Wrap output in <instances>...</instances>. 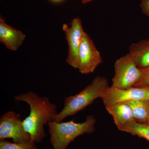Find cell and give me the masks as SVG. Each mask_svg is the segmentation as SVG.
Listing matches in <instances>:
<instances>
[{"label":"cell","instance_id":"obj_1","mask_svg":"<svg viewBox=\"0 0 149 149\" xmlns=\"http://www.w3.org/2000/svg\"><path fill=\"white\" fill-rule=\"evenodd\" d=\"M15 100L25 102L30 107L29 115L22 120L24 129L31 136V141L39 143L45 138L44 126L55 121L56 106L46 97H40L32 91L14 96Z\"/></svg>","mask_w":149,"mask_h":149},{"label":"cell","instance_id":"obj_2","mask_svg":"<svg viewBox=\"0 0 149 149\" xmlns=\"http://www.w3.org/2000/svg\"><path fill=\"white\" fill-rule=\"evenodd\" d=\"M109 87L107 79L97 76L80 93L65 97L64 107L57 114L55 121L61 122L68 116H72L85 109L96 99L101 98L103 93Z\"/></svg>","mask_w":149,"mask_h":149},{"label":"cell","instance_id":"obj_3","mask_svg":"<svg viewBox=\"0 0 149 149\" xmlns=\"http://www.w3.org/2000/svg\"><path fill=\"white\" fill-rule=\"evenodd\" d=\"M96 122L95 118L89 115L83 123L75 122L74 120L65 122L48 123L50 141L53 149H66L69 144L78 136L93 133Z\"/></svg>","mask_w":149,"mask_h":149},{"label":"cell","instance_id":"obj_4","mask_svg":"<svg viewBox=\"0 0 149 149\" xmlns=\"http://www.w3.org/2000/svg\"><path fill=\"white\" fill-rule=\"evenodd\" d=\"M143 72L130 54L118 59L114 64V75L111 87L121 89L135 87L142 78Z\"/></svg>","mask_w":149,"mask_h":149},{"label":"cell","instance_id":"obj_5","mask_svg":"<svg viewBox=\"0 0 149 149\" xmlns=\"http://www.w3.org/2000/svg\"><path fill=\"white\" fill-rule=\"evenodd\" d=\"M13 139V143H27L31 136L24 129L19 114L9 111L0 118V140Z\"/></svg>","mask_w":149,"mask_h":149},{"label":"cell","instance_id":"obj_6","mask_svg":"<svg viewBox=\"0 0 149 149\" xmlns=\"http://www.w3.org/2000/svg\"><path fill=\"white\" fill-rule=\"evenodd\" d=\"M62 29L68 45L66 63L73 68L77 69L79 50L85 32L82 21L79 17H76L70 22V26L63 24Z\"/></svg>","mask_w":149,"mask_h":149},{"label":"cell","instance_id":"obj_7","mask_svg":"<svg viewBox=\"0 0 149 149\" xmlns=\"http://www.w3.org/2000/svg\"><path fill=\"white\" fill-rule=\"evenodd\" d=\"M102 62L100 53L96 47L93 40L85 32L79 52L77 69L82 74L93 73Z\"/></svg>","mask_w":149,"mask_h":149},{"label":"cell","instance_id":"obj_8","mask_svg":"<svg viewBox=\"0 0 149 149\" xmlns=\"http://www.w3.org/2000/svg\"><path fill=\"white\" fill-rule=\"evenodd\" d=\"M105 106L129 101H149V87H133L128 89L108 87L101 98Z\"/></svg>","mask_w":149,"mask_h":149},{"label":"cell","instance_id":"obj_9","mask_svg":"<svg viewBox=\"0 0 149 149\" xmlns=\"http://www.w3.org/2000/svg\"><path fill=\"white\" fill-rule=\"evenodd\" d=\"M26 36L20 30L7 24L2 17H0V42L8 49L16 51L20 47Z\"/></svg>","mask_w":149,"mask_h":149},{"label":"cell","instance_id":"obj_10","mask_svg":"<svg viewBox=\"0 0 149 149\" xmlns=\"http://www.w3.org/2000/svg\"><path fill=\"white\" fill-rule=\"evenodd\" d=\"M105 107L107 111L113 117L118 128L135 120L131 108L125 102L113 104Z\"/></svg>","mask_w":149,"mask_h":149},{"label":"cell","instance_id":"obj_11","mask_svg":"<svg viewBox=\"0 0 149 149\" xmlns=\"http://www.w3.org/2000/svg\"><path fill=\"white\" fill-rule=\"evenodd\" d=\"M137 66L140 68L149 67V39L130 45L129 53Z\"/></svg>","mask_w":149,"mask_h":149},{"label":"cell","instance_id":"obj_12","mask_svg":"<svg viewBox=\"0 0 149 149\" xmlns=\"http://www.w3.org/2000/svg\"><path fill=\"white\" fill-rule=\"evenodd\" d=\"M131 108L134 120L138 122L148 123L149 111L148 102L133 100L125 102Z\"/></svg>","mask_w":149,"mask_h":149},{"label":"cell","instance_id":"obj_13","mask_svg":"<svg viewBox=\"0 0 149 149\" xmlns=\"http://www.w3.org/2000/svg\"><path fill=\"white\" fill-rule=\"evenodd\" d=\"M119 130L143 138L149 142V124L137 122L134 120L128 123L122 127L118 128Z\"/></svg>","mask_w":149,"mask_h":149},{"label":"cell","instance_id":"obj_14","mask_svg":"<svg viewBox=\"0 0 149 149\" xmlns=\"http://www.w3.org/2000/svg\"><path fill=\"white\" fill-rule=\"evenodd\" d=\"M36 144L31 141L27 143H15L0 140V149H38Z\"/></svg>","mask_w":149,"mask_h":149},{"label":"cell","instance_id":"obj_15","mask_svg":"<svg viewBox=\"0 0 149 149\" xmlns=\"http://www.w3.org/2000/svg\"><path fill=\"white\" fill-rule=\"evenodd\" d=\"M143 72L142 78L135 87H143L149 86V67L141 68Z\"/></svg>","mask_w":149,"mask_h":149},{"label":"cell","instance_id":"obj_16","mask_svg":"<svg viewBox=\"0 0 149 149\" xmlns=\"http://www.w3.org/2000/svg\"><path fill=\"white\" fill-rule=\"evenodd\" d=\"M140 6L143 13L149 17V0H141Z\"/></svg>","mask_w":149,"mask_h":149},{"label":"cell","instance_id":"obj_17","mask_svg":"<svg viewBox=\"0 0 149 149\" xmlns=\"http://www.w3.org/2000/svg\"><path fill=\"white\" fill-rule=\"evenodd\" d=\"M93 1V0H82V2L83 4H86Z\"/></svg>","mask_w":149,"mask_h":149},{"label":"cell","instance_id":"obj_18","mask_svg":"<svg viewBox=\"0 0 149 149\" xmlns=\"http://www.w3.org/2000/svg\"><path fill=\"white\" fill-rule=\"evenodd\" d=\"M148 110L149 111V101H148Z\"/></svg>","mask_w":149,"mask_h":149},{"label":"cell","instance_id":"obj_19","mask_svg":"<svg viewBox=\"0 0 149 149\" xmlns=\"http://www.w3.org/2000/svg\"><path fill=\"white\" fill-rule=\"evenodd\" d=\"M52 1H60L61 0H52Z\"/></svg>","mask_w":149,"mask_h":149},{"label":"cell","instance_id":"obj_20","mask_svg":"<svg viewBox=\"0 0 149 149\" xmlns=\"http://www.w3.org/2000/svg\"></svg>","mask_w":149,"mask_h":149},{"label":"cell","instance_id":"obj_21","mask_svg":"<svg viewBox=\"0 0 149 149\" xmlns=\"http://www.w3.org/2000/svg\"><path fill=\"white\" fill-rule=\"evenodd\" d=\"M148 87H149V86H148Z\"/></svg>","mask_w":149,"mask_h":149}]
</instances>
